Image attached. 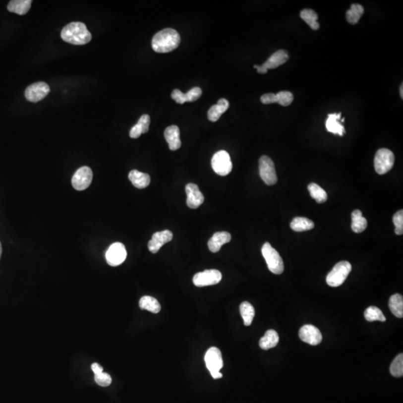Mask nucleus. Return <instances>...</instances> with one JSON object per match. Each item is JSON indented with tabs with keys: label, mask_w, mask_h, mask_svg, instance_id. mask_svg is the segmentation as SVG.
I'll list each match as a JSON object with an SVG mask.
<instances>
[{
	"label": "nucleus",
	"mask_w": 403,
	"mask_h": 403,
	"mask_svg": "<svg viewBox=\"0 0 403 403\" xmlns=\"http://www.w3.org/2000/svg\"><path fill=\"white\" fill-rule=\"evenodd\" d=\"M181 38L173 29L168 28L156 33L152 40V47L156 53H167L173 51L179 46Z\"/></svg>",
	"instance_id": "nucleus-1"
},
{
	"label": "nucleus",
	"mask_w": 403,
	"mask_h": 403,
	"mask_svg": "<svg viewBox=\"0 0 403 403\" xmlns=\"http://www.w3.org/2000/svg\"><path fill=\"white\" fill-rule=\"evenodd\" d=\"M60 37L65 42L73 45H85L92 39V35L87 29L86 25L81 22H73L65 26Z\"/></svg>",
	"instance_id": "nucleus-2"
},
{
	"label": "nucleus",
	"mask_w": 403,
	"mask_h": 403,
	"mask_svg": "<svg viewBox=\"0 0 403 403\" xmlns=\"http://www.w3.org/2000/svg\"><path fill=\"white\" fill-rule=\"evenodd\" d=\"M261 252L271 272L277 275H280L284 272L285 267L283 258L270 243L266 242L263 245Z\"/></svg>",
	"instance_id": "nucleus-3"
},
{
	"label": "nucleus",
	"mask_w": 403,
	"mask_h": 403,
	"mask_svg": "<svg viewBox=\"0 0 403 403\" xmlns=\"http://www.w3.org/2000/svg\"><path fill=\"white\" fill-rule=\"evenodd\" d=\"M351 271L352 265L350 263L346 261H341L328 274L326 283L331 287H339L345 283Z\"/></svg>",
	"instance_id": "nucleus-4"
},
{
	"label": "nucleus",
	"mask_w": 403,
	"mask_h": 403,
	"mask_svg": "<svg viewBox=\"0 0 403 403\" xmlns=\"http://www.w3.org/2000/svg\"><path fill=\"white\" fill-rule=\"evenodd\" d=\"M205 361L208 370L214 379H221L223 377L220 370L224 367V361L221 350L218 347L214 346L209 349L205 355Z\"/></svg>",
	"instance_id": "nucleus-5"
},
{
	"label": "nucleus",
	"mask_w": 403,
	"mask_h": 403,
	"mask_svg": "<svg viewBox=\"0 0 403 403\" xmlns=\"http://www.w3.org/2000/svg\"><path fill=\"white\" fill-rule=\"evenodd\" d=\"M395 162L394 153L388 149H380L375 156L374 167L376 173L384 175L393 168Z\"/></svg>",
	"instance_id": "nucleus-6"
},
{
	"label": "nucleus",
	"mask_w": 403,
	"mask_h": 403,
	"mask_svg": "<svg viewBox=\"0 0 403 403\" xmlns=\"http://www.w3.org/2000/svg\"><path fill=\"white\" fill-rule=\"evenodd\" d=\"M259 174L267 185H274L278 181L275 165L271 158L263 156L259 159Z\"/></svg>",
	"instance_id": "nucleus-7"
},
{
	"label": "nucleus",
	"mask_w": 403,
	"mask_h": 403,
	"mask_svg": "<svg viewBox=\"0 0 403 403\" xmlns=\"http://www.w3.org/2000/svg\"><path fill=\"white\" fill-rule=\"evenodd\" d=\"M212 167L214 171L221 176L230 174L232 170L230 154L225 150H221L215 153L212 159Z\"/></svg>",
	"instance_id": "nucleus-8"
},
{
	"label": "nucleus",
	"mask_w": 403,
	"mask_h": 403,
	"mask_svg": "<svg viewBox=\"0 0 403 403\" xmlns=\"http://www.w3.org/2000/svg\"><path fill=\"white\" fill-rule=\"evenodd\" d=\"M288 54L285 50H278L267 59L261 66L254 65V68L256 69L258 73L265 74L269 69H275L284 64L288 60Z\"/></svg>",
	"instance_id": "nucleus-9"
},
{
	"label": "nucleus",
	"mask_w": 403,
	"mask_h": 403,
	"mask_svg": "<svg viewBox=\"0 0 403 403\" xmlns=\"http://www.w3.org/2000/svg\"><path fill=\"white\" fill-rule=\"evenodd\" d=\"M222 280V274L218 270H206L193 277V283L196 287H206L218 284Z\"/></svg>",
	"instance_id": "nucleus-10"
},
{
	"label": "nucleus",
	"mask_w": 403,
	"mask_h": 403,
	"mask_svg": "<svg viewBox=\"0 0 403 403\" xmlns=\"http://www.w3.org/2000/svg\"><path fill=\"white\" fill-rule=\"evenodd\" d=\"M127 256L125 246L119 242L111 245L106 253V261L112 267L120 265L125 261Z\"/></svg>",
	"instance_id": "nucleus-11"
},
{
	"label": "nucleus",
	"mask_w": 403,
	"mask_h": 403,
	"mask_svg": "<svg viewBox=\"0 0 403 403\" xmlns=\"http://www.w3.org/2000/svg\"><path fill=\"white\" fill-rule=\"evenodd\" d=\"M50 92V86L47 83L44 82H36L26 88L25 97L29 102L38 103L45 98Z\"/></svg>",
	"instance_id": "nucleus-12"
},
{
	"label": "nucleus",
	"mask_w": 403,
	"mask_h": 403,
	"mask_svg": "<svg viewBox=\"0 0 403 403\" xmlns=\"http://www.w3.org/2000/svg\"><path fill=\"white\" fill-rule=\"evenodd\" d=\"M93 172L88 167L79 168L72 178L73 187L77 190H84L92 182Z\"/></svg>",
	"instance_id": "nucleus-13"
},
{
	"label": "nucleus",
	"mask_w": 403,
	"mask_h": 403,
	"mask_svg": "<svg viewBox=\"0 0 403 403\" xmlns=\"http://www.w3.org/2000/svg\"><path fill=\"white\" fill-rule=\"evenodd\" d=\"M301 340L308 345L316 346L322 342V334L320 331L312 325H305L299 332Z\"/></svg>",
	"instance_id": "nucleus-14"
},
{
	"label": "nucleus",
	"mask_w": 403,
	"mask_h": 403,
	"mask_svg": "<svg viewBox=\"0 0 403 403\" xmlns=\"http://www.w3.org/2000/svg\"><path fill=\"white\" fill-rule=\"evenodd\" d=\"M185 191L187 193V206L190 209H198L204 203V196L199 190L197 184L189 183L186 185Z\"/></svg>",
	"instance_id": "nucleus-15"
},
{
	"label": "nucleus",
	"mask_w": 403,
	"mask_h": 403,
	"mask_svg": "<svg viewBox=\"0 0 403 403\" xmlns=\"http://www.w3.org/2000/svg\"><path fill=\"white\" fill-rule=\"evenodd\" d=\"M173 235L170 230H164L154 233L151 240L148 243L149 250L152 253H157L165 243L173 240Z\"/></svg>",
	"instance_id": "nucleus-16"
},
{
	"label": "nucleus",
	"mask_w": 403,
	"mask_h": 403,
	"mask_svg": "<svg viewBox=\"0 0 403 403\" xmlns=\"http://www.w3.org/2000/svg\"><path fill=\"white\" fill-rule=\"evenodd\" d=\"M165 138L169 144L170 150L175 151L181 147L179 128L177 125H171L165 131Z\"/></svg>",
	"instance_id": "nucleus-17"
},
{
	"label": "nucleus",
	"mask_w": 403,
	"mask_h": 403,
	"mask_svg": "<svg viewBox=\"0 0 403 403\" xmlns=\"http://www.w3.org/2000/svg\"><path fill=\"white\" fill-rule=\"evenodd\" d=\"M231 236L227 231H219L212 236V238L208 242V246L211 252H218L221 250V246L231 240Z\"/></svg>",
	"instance_id": "nucleus-18"
},
{
	"label": "nucleus",
	"mask_w": 403,
	"mask_h": 403,
	"mask_svg": "<svg viewBox=\"0 0 403 403\" xmlns=\"http://www.w3.org/2000/svg\"><path fill=\"white\" fill-rule=\"evenodd\" d=\"M342 118V113L331 114L328 115L327 120L326 122V129L329 132L337 134L340 136H343L346 132L344 125L339 122Z\"/></svg>",
	"instance_id": "nucleus-19"
},
{
	"label": "nucleus",
	"mask_w": 403,
	"mask_h": 403,
	"mask_svg": "<svg viewBox=\"0 0 403 403\" xmlns=\"http://www.w3.org/2000/svg\"><path fill=\"white\" fill-rule=\"evenodd\" d=\"M128 178L134 187L138 189H144L150 185V176L147 173L140 172L137 170L130 171Z\"/></svg>",
	"instance_id": "nucleus-20"
},
{
	"label": "nucleus",
	"mask_w": 403,
	"mask_h": 403,
	"mask_svg": "<svg viewBox=\"0 0 403 403\" xmlns=\"http://www.w3.org/2000/svg\"><path fill=\"white\" fill-rule=\"evenodd\" d=\"M230 107V103L226 99L218 100V104L214 105L208 112V118L211 122H216L223 114L227 112Z\"/></svg>",
	"instance_id": "nucleus-21"
},
{
	"label": "nucleus",
	"mask_w": 403,
	"mask_h": 403,
	"mask_svg": "<svg viewBox=\"0 0 403 403\" xmlns=\"http://www.w3.org/2000/svg\"><path fill=\"white\" fill-rule=\"evenodd\" d=\"M279 342L280 337L278 333L274 329H270L266 332L264 337L261 338L259 342V346L261 349L267 350L271 348L276 347Z\"/></svg>",
	"instance_id": "nucleus-22"
},
{
	"label": "nucleus",
	"mask_w": 403,
	"mask_h": 403,
	"mask_svg": "<svg viewBox=\"0 0 403 403\" xmlns=\"http://www.w3.org/2000/svg\"><path fill=\"white\" fill-rule=\"evenodd\" d=\"M32 3V0H12L8 3V10L19 15H25L29 12Z\"/></svg>",
	"instance_id": "nucleus-23"
},
{
	"label": "nucleus",
	"mask_w": 403,
	"mask_h": 403,
	"mask_svg": "<svg viewBox=\"0 0 403 403\" xmlns=\"http://www.w3.org/2000/svg\"><path fill=\"white\" fill-rule=\"evenodd\" d=\"M139 306L141 309L147 310L154 314H158L161 311L160 303L153 296H144L141 297L139 301Z\"/></svg>",
	"instance_id": "nucleus-24"
},
{
	"label": "nucleus",
	"mask_w": 403,
	"mask_h": 403,
	"mask_svg": "<svg viewBox=\"0 0 403 403\" xmlns=\"http://www.w3.org/2000/svg\"><path fill=\"white\" fill-rule=\"evenodd\" d=\"M389 307L391 312L398 318L403 317V298L399 293L392 295L390 298Z\"/></svg>",
	"instance_id": "nucleus-25"
},
{
	"label": "nucleus",
	"mask_w": 403,
	"mask_h": 403,
	"mask_svg": "<svg viewBox=\"0 0 403 403\" xmlns=\"http://www.w3.org/2000/svg\"><path fill=\"white\" fill-rule=\"evenodd\" d=\"M314 227V222L306 218L297 217V218H295L290 223L291 230L294 231H298V232L312 230Z\"/></svg>",
	"instance_id": "nucleus-26"
},
{
	"label": "nucleus",
	"mask_w": 403,
	"mask_h": 403,
	"mask_svg": "<svg viewBox=\"0 0 403 403\" xmlns=\"http://www.w3.org/2000/svg\"><path fill=\"white\" fill-rule=\"evenodd\" d=\"M367 221L362 216L360 210H355L352 213V230L354 232L361 233L366 230Z\"/></svg>",
	"instance_id": "nucleus-27"
},
{
	"label": "nucleus",
	"mask_w": 403,
	"mask_h": 403,
	"mask_svg": "<svg viewBox=\"0 0 403 403\" xmlns=\"http://www.w3.org/2000/svg\"><path fill=\"white\" fill-rule=\"evenodd\" d=\"M240 312L245 326H250L255 317V309L253 306L249 302H242L240 305Z\"/></svg>",
	"instance_id": "nucleus-28"
},
{
	"label": "nucleus",
	"mask_w": 403,
	"mask_h": 403,
	"mask_svg": "<svg viewBox=\"0 0 403 403\" xmlns=\"http://www.w3.org/2000/svg\"><path fill=\"white\" fill-rule=\"evenodd\" d=\"M364 12V8L360 4H352L346 14V20L350 24L355 25L359 21Z\"/></svg>",
	"instance_id": "nucleus-29"
},
{
	"label": "nucleus",
	"mask_w": 403,
	"mask_h": 403,
	"mask_svg": "<svg viewBox=\"0 0 403 403\" xmlns=\"http://www.w3.org/2000/svg\"><path fill=\"white\" fill-rule=\"evenodd\" d=\"M308 191L313 199L318 203H323L327 200V193L321 187L315 183H311L308 186Z\"/></svg>",
	"instance_id": "nucleus-30"
},
{
	"label": "nucleus",
	"mask_w": 403,
	"mask_h": 403,
	"mask_svg": "<svg viewBox=\"0 0 403 403\" xmlns=\"http://www.w3.org/2000/svg\"><path fill=\"white\" fill-rule=\"evenodd\" d=\"M300 17L313 30H317L320 28V24L317 22L318 16L315 11L311 9H304L301 11Z\"/></svg>",
	"instance_id": "nucleus-31"
},
{
	"label": "nucleus",
	"mask_w": 403,
	"mask_h": 403,
	"mask_svg": "<svg viewBox=\"0 0 403 403\" xmlns=\"http://www.w3.org/2000/svg\"><path fill=\"white\" fill-rule=\"evenodd\" d=\"M364 317L368 322L376 321L385 322L386 320L382 311L376 306H370L364 311Z\"/></svg>",
	"instance_id": "nucleus-32"
},
{
	"label": "nucleus",
	"mask_w": 403,
	"mask_h": 403,
	"mask_svg": "<svg viewBox=\"0 0 403 403\" xmlns=\"http://www.w3.org/2000/svg\"><path fill=\"white\" fill-rule=\"evenodd\" d=\"M391 375L394 377H402L403 375V354L397 355L390 367Z\"/></svg>",
	"instance_id": "nucleus-33"
},
{
	"label": "nucleus",
	"mask_w": 403,
	"mask_h": 403,
	"mask_svg": "<svg viewBox=\"0 0 403 403\" xmlns=\"http://www.w3.org/2000/svg\"><path fill=\"white\" fill-rule=\"evenodd\" d=\"M277 96V103L281 105L282 106H290L293 101V96L289 91H280Z\"/></svg>",
	"instance_id": "nucleus-34"
},
{
	"label": "nucleus",
	"mask_w": 403,
	"mask_h": 403,
	"mask_svg": "<svg viewBox=\"0 0 403 403\" xmlns=\"http://www.w3.org/2000/svg\"><path fill=\"white\" fill-rule=\"evenodd\" d=\"M202 94H203L202 89L199 87H195V88L190 90L187 94L183 93V103L196 101L202 96Z\"/></svg>",
	"instance_id": "nucleus-35"
},
{
	"label": "nucleus",
	"mask_w": 403,
	"mask_h": 403,
	"mask_svg": "<svg viewBox=\"0 0 403 403\" xmlns=\"http://www.w3.org/2000/svg\"><path fill=\"white\" fill-rule=\"evenodd\" d=\"M393 222L395 225V233L397 235L403 234V211L400 210L394 215Z\"/></svg>",
	"instance_id": "nucleus-36"
},
{
	"label": "nucleus",
	"mask_w": 403,
	"mask_h": 403,
	"mask_svg": "<svg viewBox=\"0 0 403 403\" xmlns=\"http://www.w3.org/2000/svg\"><path fill=\"white\" fill-rule=\"evenodd\" d=\"M94 379H95V382H97V385L102 387L109 386L112 382V379L109 373H104V372L99 373V374H96Z\"/></svg>",
	"instance_id": "nucleus-37"
},
{
	"label": "nucleus",
	"mask_w": 403,
	"mask_h": 403,
	"mask_svg": "<svg viewBox=\"0 0 403 403\" xmlns=\"http://www.w3.org/2000/svg\"><path fill=\"white\" fill-rule=\"evenodd\" d=\"M150 124V117L149 115H144L140 117L137 125L141 128L142 134H145L149 131Z\"/></svg>",
	"instance_id": "nucleus-38"
},
{
	"label": "nucleus",
	"mask_w": 403,
	"mask_h": 403,
	"mask_svg": "<svg viewBox=\"0 0 403 403\" xmlns=\"http://www.w3.org/2000/svg\"><path fill=\"white\" fill-rule=\"evenodd\" d=\"M261 102L264 105L272 104L277 103V96L275 94L269 93V94H264L261 97Z\"/></svg>",
	"instance_id": "nucleus-39"
},
{
	"label": "nucleus",
	"mask_w": 403,
	"mask_h": 403,
	"mask_svg": "<svg viewBox=\"0 0 403 403\" xmlns=\"http://www.w3.org/2000/svg\"><path fill=\"white\" fill-rule=\"evenodd\" d=\"M141 134H142V131H141V128H140L139 126L136 124V125H134V126L131 128L129 133V136L130 138H134V139H135V138H139Z\"/></svg>",
	"instance_id": "nucleus-40"
},
{
	"label": "nucleus",
	"mask_w": 403,
	"mask_h": 403,
	"mask_svg": "<svg viewBox=\"0 0 403 403\" xmlns=\"http://www.w3.org/2000/svg\"><path fill=\"white\" fill-rule=\"evenodd\" d=\"M91 369H92L93 372H94V374H99V373H103V368L101 365L100 364H97V363H94L91 365Z\"/></svg>",
	"instance_id": "nucleus-41"
},
{
	"label": "nucleus",
	"mask_w": 403,
	"mask_h": 403,
	"mask_svg": "<svg viewBox=\"0 0 403 403\" xmlns=\"http://www.w3.org/2000/svg\"><path fill=\"white\" fill-rule=\"evenodd\" d=\"M403 84H402L401 86H400V95H401L402 98L403 97Z\"/></svg>",
	"instance_id": "nucleus-42"
},
{
	"label": "nucleus",
	"mask_w": 403,
	"mask_h": 403,
	"mask_svg": "<svg viewBox=\"0 0 403 403\" xmlns=\"http://www.w3.org/2000/svg\"><path fill=\"white\" fill-rule=\"evenodd\" d=\"M2 244H1V242H0V258H1V255H2Z\"/></svg>",
	"instance_id": "nucleus-43"
}]
</instances>
